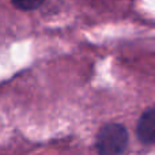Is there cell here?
<instances>
[{
	"label": "cell",
	"mask_w": 155,
	"mask_h": 155,
	"mask_svg": "<svg viewBox=\"0 0 155 155\" xmlns=\"http://www.w3.org/2000/svg\"><path fill=\"white\" fill-rule=\"evenodd\" d=\"M136 134L144 144H155V107H150L140 116Z\"/></svg>",
	"instance_id": "2"
},
{
	"label": "cell",
	"mask_w": 155,
	"mask_h": 155,
	"mask_svg": "<svg viewBox=\"0 0 155 155\" xmlns=\"http://www.w3.org/2000/svg\"><path fill=\"white\" fill-rule=\"evenodd\" d=\"M45 0H11L14 5L19 10H23V11H31L38 8Z\"/></svg>",
	"instance_id": "3"
},
{
	"label": "cell",
	"mask_w": 155,
	"mask_h": 155,
	"mask_svg": "<svg viewBox=\"0 0 155 155\" xmlns=\"http://www.w3.org/2000/svg\"><path fill=\"white\" fill-rule=\"evenodd\" d=\"M128 146V132L121 124H106L97 136L99 155H123Z\"/></svg>",
	"instance_id": "1"
}]
</instances>
